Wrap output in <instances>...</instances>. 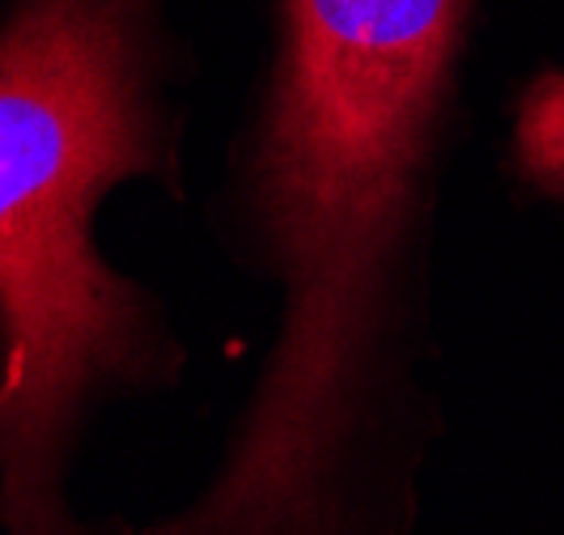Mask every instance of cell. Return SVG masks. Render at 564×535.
I'll return each mask as SVG.
<instances>
[{
	"label": "cell",
	"mask_w": 564,
	"mask_h": 535,
	"mask_svg": "<svg viewBox=\"0 0 564 535\" xmlns=\"http://www.w3.org/2000/svg\"><path fill=\"white\" fill-rule=\"evenodd\" d=\"M509 162L531 192L564 204V68H539L518 89Z\"/></svg>",
	"instance_id": "3957f363"
},
{
	"label": "cell",
	"mask_w": 564,
	"mask_h": 535,
	"mask_svg": "<svg viewBox=\"0 0 564 535\" xmlns=\"http://www.w3.org/2000/svg\"><path fill=\"white\" fill-rule=\"evenodd\" d=\"M480 0H276L251 217L281 332L226 468L141 535H327Z\"/></svg>",
	"instance_id": "6da1fadb"
},
{
	"label": "cell",
	"mask_w": 564,
	"mask_h": 535,
	"mask_svg": "<svg viewBox=\"0 0 564 535\" xmlns=\"http://www.w3.org/2000/svg\"><path fill=\"white\" fill-rule=\"evenodd\" d=\"M158 0H13L0 18V518L68 535L59 477L98 392L158 362L141 289L94 252L123 179H174Z\"/></svg>",
	"instance_id": "7a4b0ae2"
}]
</instances>
